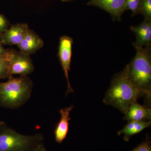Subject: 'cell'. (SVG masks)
Returning <instances> with one entry per match:
<instances>
[{
    "label": "cell",
    "mask_w": 151,
    "mask_h": 151,
    "mask_svg": "<svg viewBox=\"0 0 151 151\" xmlns=\"http://www.w3.org/2000/svg\"><path fill=\"white\" fill-rule=\"evenodd\" d=\"M142 96L143 93L131 82L126 66L113 76L103 101L106 105H111L125 114L130 105Z\"/></svg>",
    "instance_id": "cell-1"
},
{
    "label": "cell",
    "mask_w": 151,
    "mask_h": 151,
    "mask_svg": "<svg viewBox=\"0 0 151 151\" xmlns=\"http://www.w3.org/2000/svg\"><path fill=\"white\" fill-rule=\"evenodd\" d=\"M136 54L127 65L128 74L132 84L145 97L150 104L151 97V45L134 47Z\"/></svg>",
    "instance_id": "cell-2"
},
{
    "label": "cell",
    "mask_w": 151,
    "mask_h": 151,
    "mask_svg": "<svg viewBox=\"0 0 151 151\" xmlns=\"http://www.w3.org/2000/svg\"><path fill=\"white\" fill-rule=\"evenodd\" d=\"M6 82H0V106L10 109L20 108L30 97L33 83L28 76L8 78Z\"/></svg>",
    "instance_id": "cell-3"
},
{
    "label": "cell",
    "mask_w": 151,
    "mask_h": 151,
    "mask_svg": "<svg viewBox=\"0 0 151 151\" xmlns=\"http://www.w3.org/2000/svg\"><path fill=\"white\" fill-rule=\"evenodd\" d=\"M44 140L40 133L22 134L0 122V151H35L44 144Z\"/></svg>",
    "instance_id": "cell-4"
},
{
    "label": "cell",
    "mask_w": 151,
    "mask_h": 151,
    "mask_svg": "<svg viewBox=\"0 0 151 151\" xmlns=\"http://www.w3.org/2000/svg\"><path fill=\"white\" fill-rule=\"evenodd\" d=\"M73 43V39L67 36H63L60 39L58 56L67 80L68 89L66 96L70 92H74V90L70 85L68 76V72L70 70Z\"/></svg>",
    "instance_id": "cell-5"
},
{
    "label": "cell",
    "mask_w": 151,
    "mask_h": 151,
    "mask_svg": "<svg viewBox=\"0 0 151 151\" xmlns=\"http://www.w3.org/2000/svg\"><path fill=\"white\" fill-rule=\"evenodd\" d=\"M34 65L29 55L15 50L9 62L11 76L19 74L20 76H28L34 70Z\"/></svg>",
    "instance_id": "cell-6"
},
{
    "label": "cell",
    "mask_w": 151,
    "mask_h": 151,
    "mask_svg": "<svg viewBox=\"0 0 151 151\" xmlns=\"http://www.w3.org/2000/svg\"><path fill=\"white\" fill-rule=\"evenodd\" d=\"M126 0H89L88 4L103 9L113 17V19L120 20L126 9Z\"/></svg>",
    "instance_id": "cell-7"
},
{
    "label": "cell",
    "mask_w": 151,
    "mask_h": 151,
    "mask_svg": "<svg viewBox=\"0 0 151 151\" xmlns=\"http://www.w3.org/2000/svg\"><path fill=\"white\" fill-rule=\"evenodd\" d=\"M29 29L28 26L26 24L12 25L1 33L0 40L5 45H18Z\"/></svg>",
    "instance_id": "cell-8"
},
{
    "label": "cell",
    "mask_w": 151,
    "mask_h": 151,
    "mask_svg": "<svg viewBox=\"0 0 151 151\" xmlns=\"http://www.w3.org/2000/svg\"><path fill=\"white\" fill-rule=\"evenodd\" d=\"M43 40L34 31L29 29L17 45L20 51L28 55L33 54L43 47Z\"/></svg>",
    "instance_id": "cell-9"
},
{
    "label": "cell",
    "mask_w": 151,
    "mask_h": 151,
    "mask_svg": "<svg viewBox=\"0 0 151 151\" xmlns=\"http://www.w3.org/2000/svg\"><path fill=\"white\" fill-rule=\"evenodd\" d=\"M131 30L136 35V42H133L134 47H144L151 45V21L145 19L140 24L131 26Z\"/></svg>",
    "instance_id": "cell-10"
},
{
    "label": "cell",
    "mask_w": 151,
    "mask_h": 151,
    "mask_svg": "<svg viewBox=\"0 0 151 151\" xmlns=\"http://www.w3.org/2000/svg\"><path fill=\"white\" fill-rule=\"evenodd\" d=\"M74 106L61 108L59 111L60 119L54 130V137L55 142L61 143L66 138L69 129V122L71 119L69 117L70 113L73 110Z\"/></svg>",
    "instance_id": "cell-11"
},
{
    "label": "cell",
    "mask_w": 151,
    "mask_h": 151,
    "mask_svg": "<svg viewBox=\"0 0 151 151\" xmlns=\"http://www.w3.org/2000/svg\"><path fill=\"white\" fill-rule=\"evenodd\" d=\"M125 114L124 120H127L128 122L150 120L151 109L140 105L137 102L130 105Z\"/></svg>",
    "instance_id": "cell-12"
},
{
    "label": "cell",
    "mask_w": 151,
    "mask_h": 151,
    "mask_svg": "<svg viewBox=\"0 0 151 151\" xmlns=\"http://www.w3.org/2000/svg\"><path fill=\"white\" fill-rule=\"evenodd\" d=\"M151 125L150 121L149 122L142 121L129 122L123 129L118 132V134L119 136L124 135V139L128 142L132 136L140 133L146 128L150 127Z\"/></svg>",
    "instance_id": "cell-13"
},
{
    "label": "cell",
    "mask_w": 151,
    "mask_h": 151,
    "mask_svg": "<svg viewBox=\"0 0 151 151\" xmlns=\"http://www.w3.org/2000/svg\"><path fill=\"white\" fill-rule=\"evenodd\" d=\"M15 50L8 49L5 54L0 57V79L11 77L9 73V62Z\"/></svg>",
    "instance_id": "cell-14"
},
{
    "label": "cell",
    "mask_w": 151,
    "mask_h": 151,
    "mask_svg": "<svg viewBox=\"0 0 151 151\" xmlns=\"http://www.w3.org/2000/svg\"><path fill=\"white\" fill-rule=\"evenodd\" d=\"M139 14L143 15L145 19L151 21V0H140Z\"/></svg>",
    "instance_id": "cell-15"
},
{
    "label": "cell",
    "mask_w": 151,
    "mask_h": 151,
    "mask_svg": "<svg viewBox=\"0 0 151 151\" xmlns=\"http://www.w3.org/2000/svg\"><path fill=\"white\" fill-rule=\"evenodd\" d=\"M140 0H126V9L130 10L132 16L139 14Z\"/></svg>",
    "instance_id": "cell-16"
},
{
    "label": "cell",
    "mask_w": 151,
    "mask_h": 151,
    "mask_svg": "<svg viewBox=\"0 0 151 151\" xmlns=\"http://www.w3.org/2000/svg\"><path fill=\"white\" fill-rule=\"evenodd\" d=\"M9 26V22L4 16L0 13V33H2L8 29Z\"/></svg>",
    "instance_id": "cell-17"
},
{
    "label": "cell",
    "mask_w": 151,
    "mask_h": 151,
    "mask_svg": "<svg viewBox=\"0 0 151 151\" xmlns=\"http://www.w3.org/2000/svg\"><path fill=\"white\" fill-rule=\"evenodd\" d=\"M132 151H151V146L150 141L143 142Z\"/></svg>",
    "instance_id": "cell-18"
},
{
    "label": "cell",
    "mask_w": 151,
    "mask_h": 151,
    "mask_svg": "<svg viewBox=\"0 0 151 151\" xmlns=\"http://www.w3.org/2000/svg\"><path fill=\"white\" fill-rule=\"evenodd\" d=\"M3 45L4 44H3L1 41L0 40V57L3 56V55L5 54L7 50V49H5L4 46H3Z\"/></svg>",
    "instance_id": "cell-19"
},
{
    "label": "cell",
    "mask_w": 151,
    "mask_h": 151,
    "mask_svg": "<svg viewBox=\"0 0 151 151\" xmlns=\"http://www.w3.org/2000/svg\"><path fill=\"white\" fill-rule=\"evenodd\" d=\"M35 151H47V150L45 148L44 144L42 145H41Z\"/></svg>",
    "instance_id": "cell-20"
},
{
    "label": "cell",
    "mask_w": 151,
    "mask_h": 151,
    "mask_svg": "<svg viewBox=\"0 0 151 151\" xmlns=\"http://www.w3.org/2000/svg\"><path fill=\"white\" fill-rule=\"evenodd\" d=\"M63 1H70V0H62Z\"/></svg>",
    "instance_id": "cell-21"
},
{
    "label": "cell",
    "mask_w": 151,
    "mask_h": 151,
    "mask_svg": "<svg viewBox=\"0 0 151 151\" xmlns=\"http://www.w3.org/2000/svg\"><path fill=\"white\" fill-rule=\"evenodd\" d=\"M1 33H0V37H1Z\"/></svg>",
    "instance_id": "cell-22"
}]
</instances>
